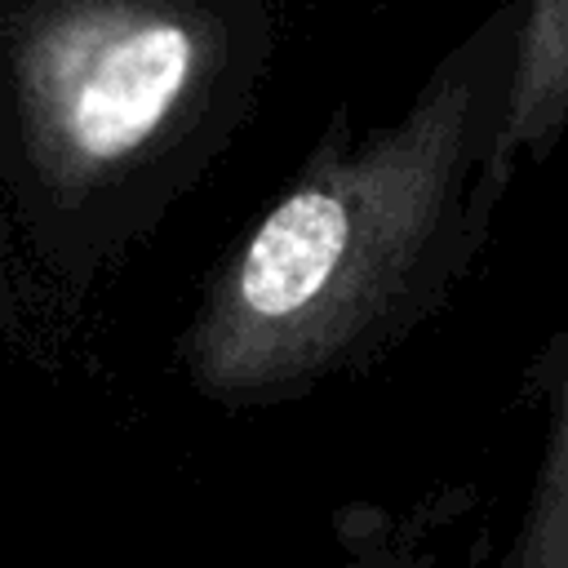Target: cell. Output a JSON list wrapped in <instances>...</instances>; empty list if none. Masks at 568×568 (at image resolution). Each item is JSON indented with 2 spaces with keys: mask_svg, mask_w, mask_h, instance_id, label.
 Returning a JSON list of instances; mask_svg holds the SVG:
<instances>
[{
  "mask_svg": "<svg viewBox=\"0 0 568 568\" xmlns=\"http://www.w3.org/2000/svg\"><path fill=\"white\" fill-rule=\"evenodd\" d=\"M226 31L195 0H44L13 44V98L44 182L84 191L151 160L217 84Z\"/></svg>",
  "mask_w": 568,
  "mask_h": 568,
  "instance_id": "2",
  "label": "cell"
},
{
  "mask_svg": "<svg viewBox=\"0 0 568 568\" xmlns=\"http://www.w3.org/2000/svg\"><path fill=\"white\" fill-rule=\"evenodd\" d=\"M528 568H568V422L550 466V501L528 541Z\"/></svg>",
  "mask_w": 568,
  "mask_h": 568,
  "instance_id": "4",
  "label": "cell"
},
{
  "mask_svg": "<svg viewBox=\"0 0 568 568\" xmlns=\"http://www.w3.org/2000/svg\"><path fill=\"white\" fill-rule=\"evenodd\" d=\"M519 0L506 4L417 106L306 173L248 235L222 280L200 359L231 386L342 351L395 302L462 266L497 191L493 142L515 71Z\"/></svg>",
  "mask_w": 568,
  "mask_h": 568,
  "instance_id": "1",
  "label": "cell"
},
{
  "mask_svg": "<svg viewBox=\"0 0 568 568\" xmlns=\"http://www.w3.org/2000/svg\"><path fill=\"white\" fill-rule=\"evenodd\" d=\"M568 124V0H519L515 71L493 142V178H515V160H546Z\"/></svg>",
  "mask_w": 568,
  "mask_h": 568,
  "instance_id": "3",
  "label": "cell"
}]
</instances>
